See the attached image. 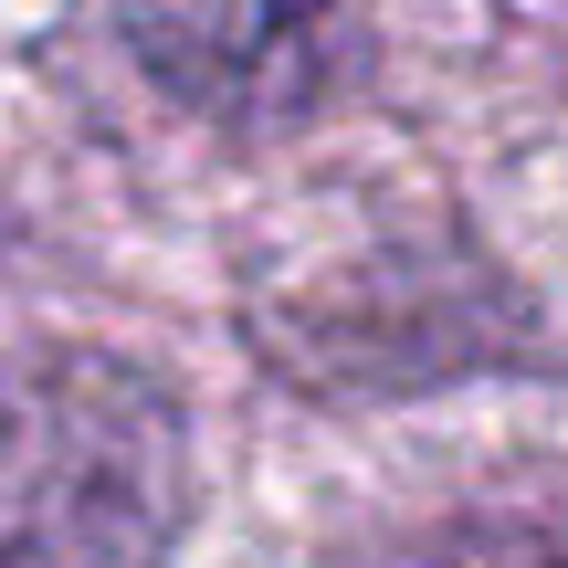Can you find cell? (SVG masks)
I'll use <instances>...</instances> for the list:
<instances>
[{"mask_svg": "<svg viewBox=\"0 0 568 568\" xmlns=\"http://www.w3.org/2000/svg\"><path fill=\"white\" fill-rule=\"evenodd\" d=\"M138 63L222 126H295L358 63V0H116Z\"/></svg>", "mask_w": 568, "mask_h": 568, "instance_id": "2", "label": "cell"}, {"mask_svg": "<svg viewBox=\"0 0 568 568\" xmlns=\"http://www.w3.org/2000/svg\"><path fill=\"white\" fill-rule=\"evenodd\" d=\"M337 568H568V474H516V485L453 495L410 527L358 537Z\"/></svg>", "mask_w": 568, "mask_h": 568, "instance_id": "3", "label": "cell"}, {"mask_svg": "<svg viewBox=\"0 0 568 568\" xmlns=\"http://www.w3.org/2000/svg\"><path fill=\"white\" fill-rule=\"evenodd\" d=\"M180 527V410L126 358L0 368V568H148Z\"/></svg>", "mask_w": 568, "mask_h": 568, "instance_id": "1", "label": "cell"}]
</instances>
